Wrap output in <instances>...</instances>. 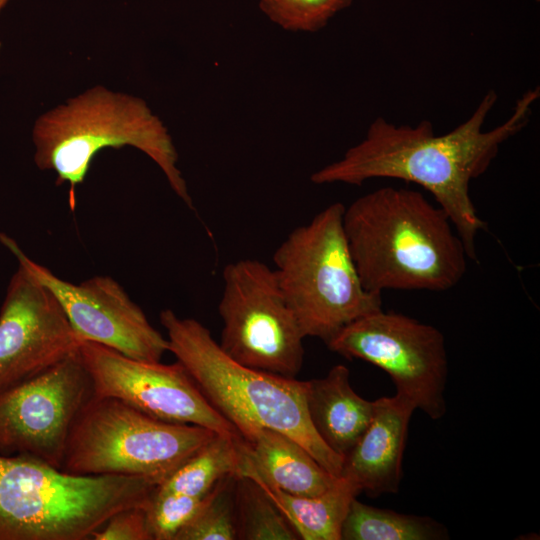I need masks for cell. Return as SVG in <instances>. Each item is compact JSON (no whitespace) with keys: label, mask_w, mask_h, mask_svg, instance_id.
Instances as JSON below:
<instances>
[{"label":"cell","mask_w":540,"mask_h":540,"mask_svg":"<svg viewBox=\"0 0 540 540\" xmlns=\"http://www.w3.org/2000/svg\"><path fill=\"white\" fill-rule=\"evenodd\" d=\"M33 142L37 167L54 171L57 185L69 184L72 208L75 189L85 180L97 153L123 146L151 158L174 193L193 208L172 138L141 98L95 86L40 116L33 128Z\"/></svg>","instance_id":"obj_4"},{"label":"cell","mask_w":540,"mask_h":540,"mask_svg":"<svg viewBox=\"0 0 540 540\" xmlns=\"http://www.w3.org/2000/svg\"><path fill=\"white\" fill-rule=\"evenodd\" d=\"M235 482L237 539H299L291 524L254 481L236 477Z\"/></svg>","instance_id":"obj_20"},{"label":"cell","mask_w":540,"mask_h":540,"mask_svg":"<svg viewBox=\"0 0 540 540\" xmlns=\"http://www.w3.org/2000/svg\"><path fill=\"white\" fill-rule=\"evenodd\" d=\"M217 433L155 419L112 397L95 396L76 417L61 470L143 477L157 486Z\"/></svg>","instance_id":"obj_7"},{"label":"cell","mask_w":540,"mask_h":540,"mask_svg":"<svg viewBox=\"0 0 540 540\" xmlns=\"http://www.w3.org/2000/svg\"><path fill=\"white\" fill-rule=\"evenodd\" d=\"M218 345L249 368L295 378L304 360L305 338L279 287L273 268L240 259L223 270Z\"/></svg>","instance_id":"obj_8"},{"label":"cell","mask_w":540,"mask_h":540,"mask_svg":"<svg viewBox=\"0 0 540 540\" xmlns=\"http://www.w3.org/2000/svg\"><path fill=\"white\" fill-rule=\"evenodd\" d=\"M0 46H1V44H0Z\"/></svg>","instance_id":"obj_26"},{"label":"cell","mask_w":540,"mask_h":540,"mask_svg":"<svg viewBox=\"0 0 540 540\" xmlns=\"http://www.w3.org/2000/svg\"><path fill=\"white\" fill-rule=\"evenodd\" d=\"M255 476L292 495L317 496L338 477L330 474L297 441L272 429L241 439L237 477Z\"/></svg>","instance_id":"obj_15"},{"label":"cell","mask_w":540,"mask_h":540,"mask_svg":"<svg viewBox=\"0 0 540 540\" xmlns=\"http://www.w3.org/2000/svg\"><path fill=\"white\" fill-rule=\"evenodd\" d=\"M254 481L303 540H341V527L350 502L358 492L343 478L317 496L286 493L255 476Z\"/></svg>","instance_id":"obj_17"},{"label":"cell","mask_w":540,"mask_h":540,"mask_svg":"<svg viewBox=\"0 0 540 540\" xmlns=\"http://www.w3.org/2000/svg\"><path fill=\"white\" fill-rule=\"evenodd\" d=\"M242 437L216 434L204 444L156 490L204 497L223 479L236 476L240 463Z\"/></svg>","instance_id":"obj_18"},{"label":"cell","mask_w":540,"mask_h":540,"mask_svg":"<svg viewBox=\"0 0 540 540\" xmlns=\"http://www.w3.org/2000/svg\"><path fill=\"white\" fill-rule=\"evenodd\" d=\"M345 365L333 366L326 376L307 381L310 421L323 442L343 459L372 421L375 402L359 396Z\"/></svg>","instance_id":"obj_16"},{"label":"cell","mask_w":540,"mask_h":540,"mask_svg":"<svg viewBox=\"0 0 540 540\" xmlns=\"http://www.w3.org/2000/svg\"><path fill=\"white\" fill-rule=\"evenodd\" d=\"M0 242L54 294L81 340L148 362H160L169 351L167 338L112 277L94 276L74 284L32 260L7 234L0 233Z\"/></svg>","instance_id":"obj_12"},{"label":"cell","mask_w":540,"mask_h":540,"mask_svg":"<svg viewBox=\"0 0 540 540\" xmlns=\"http://www.w3.org/2000/svg\"><path fill=\"white\" fill-rule=\"evenodd\" d=\"M327 347L386 372L396 393L433 420L446 413L448 357L442 332L407 315L374 311L337 332Z\"/></svg>","instance_id":"obj_9"},{"label":"cell","mask_w":540,"mask_h":540,"mask_svg":"<svg viewBox=\"0 0 540 540\" xmlns=\"http://www.w3.org/2000/svg\"><path fill=\"white\" fill-rule=\"evenodd\" d=\"M539 95L538 87L526 91L506 121L488 131L484 123L497 102L493 90L467 120L442 135H436L427 120L413 127L378 117L358 144L314 172L310 180L318 185H361L375 178H391L418 184L450 218L468 258L476 260V237L486 223L472 202L470 182L488 169L507 140L527 126Z\"/></svg>","instance_id":"obj_1"},{"label":"cell","mask_w":540,"mask_h":540,"mask_svg":"<svg viewBox=\"0 0 540 540\" xmlns=\"http://www.w3.org/2000/svg\"><path fill=\"white\" fill-rule=\"evenodd\" d=\"M353 0H259L261 11L292 32H316Z\"/></svg>","instance_id":"obj_22"},{"label":"cell","mask_w":540,"mask_h":540,"mask_svg":"<svg viewBox=\"0 0 540 540\" xmlns=\"http://www.w3.org/2000/svg\"><path fill=\"white\" fill-rule=\"evenodd\" d=\"M8 0H0V12L4 8V6L7 4Z\"/></svg>","instance_id":"obj_25"},{"label":"cell","mask_w":540,"mask_h":540,"mask_svg":"<svg viewBox=\"0 0 540 540\" xmlns=\"http://www.w3.org/2000/svg\"><path fill=\"white\" fill-rule=\"evenodd\" d=\"M446 528L432 518L381 509L355 497L341 527V540H440Z\"/></svg>","instance_id":"obj_19"},{"label":"cell","mask_w":540,"mask_h":540,"mask_svg":"<svg viewBox=\"0 0 540 540\" xmlns=\"http://www.w3.org/2000/svg\"><path fill=\"white\" fill-rule=\"evenodd\" d=\"M168 349L193 378L207 401L249 439L266 428L300 443L330 474L339 477L344 459L314 429L307 411V381L241 365L227 356L209 329L193 318L161 311Z\"/></svg>","instance_id":"obj_3"},{"label":"cell","mask_w":540,"mask_h":540,"mask_svg":"<svg viewBox=\"0 0 540 540\" xmlns=\"http://www.w3.org/2000/svg\"><path fill=\"white\" fill-rule=\"evenodd\" d=\"M335 202L293 229L273 255L279 287L305 337L328 342L356 319L382 309V297L362 284Z\"/></svg>","instance_id":"obj_6"},{"label":"cell","mask_w":540,"mask_h":540,"mask_svg":"<svg viewBox=\"0 0 540 540\" xmlns=\"http://www.w3.org/2000/svg\"><path fill=\"white\" fill-rule=\"evenodd\" d=\"M374 402L372 421L345 456L339 477L358 494L366 492L378 497L399 490L409 422L416 408L397 393Z\"/></svg>","instance_id":"obj_14"},{"label":"cell","mask_w":540,"mask_h":540,"mask_svg":"<svg viewBox=\"0 0 540 540\" xmlns=\"http://www.w3.org/2000/svg\"><path fill=\"white\" fill-rule=\"evenodd\" d=\"M143 477L74 475L28 455L0 454V540H86L115 513L146 505Z\"/></svg>","instance_id":"obj_5"},{"label":"cell","mask_w":540,"mask_h":540,"mask_svg":"<svg viewBox=\"0 0 540 540\" xmlns=\"http://www.w3.org/2000/svg\"><path fill=\"white\" fill-rule=\"evenodd\" d=\"M81 341L54 294L18 264L0 309V391L76 353Z\"/></svg>","instance_id":"obj_13"},{"label":"cell","mask_w":540,"mask_h":540,"mask_svg":"<svg viewBox=\"0 0 540 540\" xmlns=\"http://www.w3.org/2000/svg\"><path fill=\"white\" fill-rule=\"evenodd\" d=\"M343 228L363 286L441 292L467 271L468 255L450 218L416 190L381 187L355 199Z\"/></svg>","instance_id":"obj_2"},{"label":"cell","mask_w":540,"mask_h":540,"mask_svg":"<svg viewBox=\"0 0 540 540\" xmlns=\"http://www.w3.org/2000/svg\"><path fill=\"white\" fill-rule=\"evenodd\" d=\"M204 497L154 490L145 505L152 540H174L203 505Z\"/></svg>","instance_id":"obj_23"},{"label":"cell","mask_w":540,"mask_h":540,"mask_svg":"<svg viewBox=\"0 0 540 540\" xmlns=\"http://www.w3.org/2000/svg\"><path fill=\"white\" fill-rule=\"evenodd\" d=\"M147 504V503H146ZM93 540H152L145 505L123 509L92 533Z\"/></svg>","instance_id":"obj_24"},{"label":"cell","mask_w":540,"mask_h":540,"mask_svg":"<svg viewBox=\"0 0 540 540\" xmlns=\"http://www.w3.org/2000/svg\"><path fill=\"white\" fill-rule=\"evenodd\" d=\"M78 353L94 395L116 398L155 419L197 425L241 437L205 398L184 366L130 358L102 344L82 340Z\"/></svg>","instance_id":"obj_11"},{"label":"cell","mask_w":540,"mask_h":540,"mask_svg":"<svg viewBox=\"0 0 540 540\" xmlns=\"http://www.w3.org/2000/svg\"><path fill=\"white\" fill-rule=\"evenodd\" d=\"M78 351L0 391V454L28 455L61 469L71 427L93 397Z\"/></svg>","instance_id":"obj_10"},{"label":"cell","mask_w":540,"mask_h":540,"mask_svg":"<svg viewBox=\"0 0 540 540\" xmlns=\"http://www.w3.org/2000/svg\"><path fill=\"white\" fill-rule=\"evenodd\" d=\"M235 480L236 476L221 480L174 540L237 539Z\"/></svg>","instance_id":"obj_21"}]
</instances>
